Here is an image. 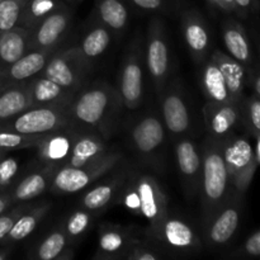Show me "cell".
Listing matches in <instances>:
<instances>
[{"label":"cell","mask_w":260,"mask_h":260,"mask_svg":"<svg viewBox=\"0 0 260 260\" xmlns=\"http://www.w3.org/2000/svg\"><path fill=\"white\" fill-rule=\"evenodd\" d=\"M129 141L135 151L145 159H151L161 150L165 141V126L155 113L140 117L129 131Z\"/></svg>","instance_id":"7c38bea8"},{"label":"cell","mask_w":260,"mask_h":260,"mask_svg":"<svg viewBox=\"0 0 260 260\" xmlns=\"http://www.w3.org/2000/svg\"><path fill=\"white\" fill-rule=\"evenodd\" d=\"M244 197L234 189L229 200L205 223V241L208 249L223 248L236 235L243 216Z\"/></svg>","instance_id":"52a82bcc"},{"label":"cell","mask_w":260,"mask_h":260,"mask_svg":"<svg viewBox=\"0 0 260 260\" xmlns=\"http://www.w3.org/2000/svg\"><path fill=\"white\" fill-rule=\"evenodd\" d=\"M137 8L149 12H157L162 10L165 7V0H128Z\"/></svg>","instance_id":"bcb514c9"},{"label":"cell","mask_w":260,"mask_h":260,"mask_svg":"<svg viewBox=\"0 0 260 260\" xmlns=\"http://www.w3.org/2000/svg\"><path fill=\"white\" fill-rule=\"evenodd\" d=\"M32 107L29 80L8 86L0 91V121L12 118Z\"/></svg>","instance_id":"f546056e"},{"label":"cell","mask_w":260,"mask_h":260,"mask_svg":"<svg viewBox=\"0 0 260 260\" xmlns=\"http://www.w3.org/2000/svg\"><path fill=\"white\" fill-rule=\"evenodd\" d=\"M182 30L185 45L196 62H205L210 52L211 35L205 18L198 10H185L182 17Z\"/></svg>","instance_id":"ac0fdd59"},{"label":"cell","mask_w":260,"mask_h":260,"mask_svg":"<svg viewBox=\"0 0 260 260\" xmlns=\"http://www.w3.org/2000/svg\"><path fill=\"white\" fill-rule=\"evenodd\" d=\"M238 8L239 18H248L251 13L259 10V0H234Z\"/></svg>","instance_id":"f6af8a7d"},{"label":"cell","mask_w":260,"mask_h":260,"mask_svg":"<svg viewBox=\"0 0 260 260\" xmlns=\"http://www.w3.org/2000/svg\"><path fill=\"white\" fill-rule=\"evenodd\" d=\"M131 182L140 200L139 216L144 217L149 223V235L159 228L169 213L167 194L159 182L150 174L137 175Z\"/></svg>","instance_id":"8fae6325"},{"label":"cell","mask_w":260,"mask_h":260,"mask_svg":"<svg viewBox=\"0 0 260 260\" xmlns=\"http://www.w3.org/2000/svg\"><path fill=\"white\" fill-rule=\"evenodd\" d=\"M94 213L95 212L86 210V208H79L65 218V221L61 225H62L63 231L68 236L69 243L76 244L81 241V239L91 229L94 218H95Z\"/></svg>","instance_id":"e575fe53"},{"label":"cell","mask_w":260,"mask_h":260,"mask_svg":"<svg viewBox=\"0 0 260 260\" xmlns=\"http://www.w3.org/2000/svg\"><path fill=\"white\" fill-rule=\"evenodd\" d=\"M211 58L220 68L233 101L240 103L245 95V88L248 86V70L245 66L221 50L213 51Z\"/></svg>","instance_id":"cb8c5ba5"},{"label":"cell","mask_w":260,"mask_h":260,"mask_svg":"<svg viewBox=\"0 0 260 260\" xmlns=\"http://www.w3.org/2000/svg\"><path fill=\"white\" fill-rule=\"evenodd\" d=\"M175 160L183 184L190 194H194L201 184L202 155L193 140L180 139L175 142Z\"/></svg>","instance_id":"ffe728a7"},{"label":"cell","mask_w":260,"mask_h":260,"mask_svg":"<svg viewBox=\"0 0 260 260\" xmlns=\"http://www.w3.org/2000/svg\"><path fill=\"white\" fill-rule=\"evenodd\" d=\"M32 107L70 106L76 91L69 90L55 81L43 76H35L29 80Z\"/></svg>","instance_id":"d4e9b609"},{"label":"cell","mask_w":260,"mask_h":260,"mask_svg":"<svg viewBox=\"0 0 260 260\" xmlns=\"http://www.w3.org/2000/svg\"><path fill=\"white\" fill-rule=\"evenodd\" d=\"M161 258H164L161 249L151 241L141 240L134 244L123 255V260H157Z\"/></svg>","instance_id":"f35d334b"},{"label":"cell","mask_w":260,"mask_h":260,"mask_svg":"<svg viewBox=\"0 0 260 260\" xmlns=\"http://www.w3.org/2000/svg\"><path fill=\"white\" fill-rule=\"evenodd\" d=\"M13 206L12 198H10L9 190H4V192H0V215L3 212H5L7 210H9Z\"/></svg>","instance_id":"7dc6e473"},{"label":"cell","mask_w":260,"mask_h":260,"mask_svg":"<svg viewBox=\"0 0 260 260\" xmlns=\"http://www.w3.org/2000/svg\"><path fill=\"white\" fill-rule=\"evenodd\" d=\"M113 35L114 33L108 27L95 20V24L85 33L80 46H79L84 57L89 62H91L101 55H103L111 45Z\"/></svg>","instance_id":"d6a6232c"},{"label":"cell","mask_w":260,"mask_h":260,"mask_svg":"<svg viewBox=\"0 0 260 260\" xmlns=\"http://www.w3.org/2000/svg\"><path fill=\"white\" fill-rule=\"evenodd\" d=\"M131 228L103 223L99 229L98 246L93 255V260H123L126 251L134 244L139 243Z\"/></svg>","instance_id":"5bb4252c"},{"label":"cell","mask_w":260,"mask_h":260,"mask_svg":"<svg viewBox=\"0 0 260 260\" xmlns=\"http://www.w3.org/2000/svg\"><path fill=\"white\" fill-rule=\"evenodd\" d=\"M151 243L159 249L182 255V254L198 253L201 249V240L192 225L182 217L168 213L159 228L149 234Z\"/></svg>","instance_id":"ba28073f"},{"label":"cell","mask_w":260,"mask_h":260,"mask_svg":"<svg viewBox=\"0 0 260 260\" xmlns=\"http://www.w3.org/2000/svg\"><path fill=\"white\" fill-rule=\"evenodd\" d=\"M95 20L101 22L113 33H122L128 24L129 14L124 0H95Z\"/></svg>","instance_id":"4dcf8cb0"},{"label":"cell","mask_w":260,"mask_h":260,"mask_svg":"<svg viewBox=\"0 0 260 260\" xmlns=\"http://www.w3.org/2000/svg\"><path fill=\"white\" fill-rule=\"evenodd\" d=\"M33 205L28 202H22L17 203L15 207H10L9 210H7L5 212H3L0 215V243L5 239V236L8 235L10 230H12L13 225L15 223V221L25 212V211L29 210Z\"/></svg>","instance_id":"60d3db41"},{"label":"cell","mask_w":260,"mask_h":260,"mask_svg":"<svg viewBox=\"0 0 260 260\" xmlns=\"http://www.w3.org/2000/svg\"><path fill=\"white\" fill-rule=\"evenodd\" d=\"M142 46L139 38L128 46L119 76V96L129 111L140 108L144 101V63Z\"/></svg>","instance_id":"30bf717a"},{"label":"cell","mask_w":260,"mask_h":260,"mask_svg":"<svg viewBox=\"0 0 260 260\" xmlns=\"http://www.w3.org/2000/svg\"><path fill=\"white\" fill-rule=\"evenodd\" d=\"M222 141L210 136L203 145L200 184L203 225L234 192L223 160Z\"/></svg>","instance_id":"7a4b0ae2"},{"label":"cell","mask_w":260,"mask_h":260,"mask_svg":"<svg viewBox=\"0 0 260 260\" xmlns=\"http://www.w3.org/2000/svg\"><path fill=\"white\" fill-rule=\"evenodd\" d=\"M66 5L62 0H28L18 25L32 32L43 19Z\"/></svg>","instance_id":"836d02e7"},{"label":"cell","mask_w":260,"mask_h":260,"mask_svg":"<svg viewBox=\"0 0 260 260\" xmlns=\"http://www.w3.org/2000/svg\"><path fill=\"white\" fill-rule=\"evenodd\" d=\"M222 40L228 53L238 60L245 69L251 68L255 61L251 40L245 27L235 18H228L222 23Z\"/></svg>","instance_id":"44dd1931"},{"label":"cell","mask_w":260,"mask_h":260,"mask_svg":"<svg viewBox=\"0 0 260 260\" xmlns=\"http://www.w3.org/2000/svg\"><path fill=\"white\" fill-rule=\"evenodd\" d=\"M127 182L126 173H119L109 179L99 183L95 187L90 188L81 198V207L93 212L104 210L109 203L119 197L124 184Z\"/></svg>","instance_id":"484cf974"},{"label":"cell","mask_w":260,"mask_h":260,"mask_svg":"<svg viewBox=\"0 0 260 260\" xmlns=\"http://www.w3.org/2000/svg\"><path fill=\"white\" fill-rule=\"evenodd\" d=\"M18 172H19V161L17 157L4 155L0 159V192L9 190L12 188Z\"/></svg>","instance_id":"ab89813d"},{"label":"cell","mask_w":260,"mask_h":260,"mask_svg":"<svg viewBox=\"0 0 260 260\" xmlns=\"http://www.w3.org/2000/svg\"><path fill=\"white\" fill-rule=\"evenodd\" d=\"M57 50L28 51L19 60L0 74V91L8 86L24 83L37 76Z\"/></svg>","instance_id":"d6986e66"},{"label":"cell","mask_w":260,"mask_h":260,"mask_svg":"<svg viewBox=\"0 0 260 260\" xmlns=\"http://www.w3.org/2000/svg\"><path fill=\"white\" fill-rule=\"evenodd\" d=\"M231 259H255L260 258V230L251 234L238 249L229 254Z\"/></svg>","instance_id":"b9f144b4"},{"label":"cell","mask_w":260,"mask_h":260,"mask_svg":"<svg viewBox=\"0 0 260 260\" xmlns=\"http://www.w3.org/2000/svg\"><path fill=\"white\" fill-rule=\"evenodd\" d=\"M259 10H260V0H259Z\"/></svg>","instance_id":"f907efd6"},{"label":"cell","mask_w":260,"mask_h":260,"mask_svg":"<svg viewBox=\"0 0 260 260\" xmlns=\"http://www.w3.org/2000/svg\"><path fill=\"white\" fill-rule=\"evenodd\" d=\"M161 119L173 136L179 137L189 131V109L179 86H165L161 91Z\"/></svg>","instance_id":"9a60e30c"},{"label":"cell","mask_w":260,"mask_h":260,"mask_svg":"<svg viewBox=\"0 0 260 260\" xmlns=\"http://www.w3.org/2000/svg\"><path fill=\"white\" fill-rule=\"evenodd\" d=\"M241 124L250 136L258 139L260 136V98L255 93L244 95L240 102Z\"/></svg>","instance_id":"d590c367"},{"label":"cell","mask_w":260,"mask_h":260,"mask_svg":"<svg viewBox=\"0 0 260 260\" xmlns=\"http://www.w3.org/2000/svg\"><path fill=\"white\" fill-rule=\"evenodd\" d=\"M201 86L207 101L217 103L234 102L220 68L211 57L206 58L201 71Z\"/></svg>","instance_id":"83f0119b"},{"label":"cell","mask_w":260,"mask_h":260,"mask_svg":"<svg viewBox=\"0 0 260 260\" xmlns=\"http://www.w3.org/2000/svg\"><path fill=\"white\" fill-rule=\"evenodd\" d=\"M29 30L19 25L0 35V74L29 51Z\"/></svg>","instance_id":"4316f807"},{"label":"cell","mask_w":260,"mask_h":260,"mask_svg":"<svg viewBox=\"0 0 260 260\" xmlns=\"http://www.w3.org/2000/svg\"><path fill=\"white\" fill-rule=\"evenodd\" d=\"M106 140V137L94 129L90 132L79 129L74 140L70 157L63 165L75 168L83 167L104 156L111 150L107 146Z\"/></svg>","instance_id":"7402d4cb"},{"label":"cell","mask_w":260,"mask_h":260,"mask_svg":"<svg viewBox=\"0 0 260 260\" xmlns=\"http://www.w3.org/2000/svg\"><path fill=\"white\" fill-rule=\"evenodd\" d=\"M73 248L68 240L62 225L51 231L37 245L32 254V258L38 260H70L74 258Z\"/></svg>","instance_id":"f1b7e54d"},{"label":"cell","mask_w":260,"mask_h":260,"mask_svg":"<svg viewBox=\"0 0 260 260\" xmlns=\"http://www.w3.org/2000/svg\"><path fill=\"white\" fill-rule=\"evenodd\" d=\"M4 155H7V154H4V152H0V159H2V157L4 156Z\"/></svg>","instance_id":"681fc988"},{"label":"cell","mask_w":260,"mask_h":260,"mask_svg":"<svg viewBox=\"0 0 260 260\" xmlns=\"http://www.w3.org/2000/svg\"><path fill=\"white\" fill-rule=\"evenodd\" d=\"M119 151L109 150L104 156L83 167L62 165L53 174L50 183V190L56 194H73L81 192L88 185L111 172L121 161Z\"/></svg>","instance_id":"277c9868"},{"label":"cell","mask_w":260,"mask_h":260,"mask_svg":"<svg viewBox=\"0 0 260 260\" xmlns=\"http://www.w3.org/2000/svg\"><path fill=\"white\" fill-rule=\"evenodd\" d=\"M146 66L157 94H161L168 84L170 71V53L165 25L160 18H152L147 27Z\"/></svg>","instance_id":"9c48e42d"},{"label":"cell","mask_w":260,"mask_h":260,"mask_svg":"<svg viewBox=\"0 0 260 260\" xmlns=\"http://www.w3.org/2000/svg\"><path fill=\"white\" fill-rule=\"evenodd\" d=\"M57 169L58 168L43 165L42 169L29 173L19 182L13 184L9 189L13 205L29 202V201L40 197L43 192L50 189L51 179Z\"/></svg>","instance_id":"603a6c76"},{"label":"cell","mask_w":260,"mask_h":260,"mask_svg":"<svg viewBox=\"0 0 260 260\" xmlns=\"http://www.w3.org/2000/svg\"><path fill=\"white\" fill-rule=\"evenodd\" d=\"M78 131V127H70L46 134L42 141L36 146L41 164L55 168L62 167L70 157Z\"/></svg>","instance_id":"e0dca14e"},{"label":"cell","mask_w":260,"mask_h":260,"mask_svg":"<svg viewBox=\"0 0 260 260\" xmlns=\"http://www.w3.org/2000/svg\"><path fill=\"white\" fill-rule=\"evenodd\" d=\"M13 248L12 245H8V244H3V246H0V260H7L12 255Z\"/></svg>","instance_id":"c3c4849f"},{"label":"cell","mask_w":260,"mask_h":260,"mask_svg":"<svg viewBox=\"0 0 260 260\" xmlns=\"http://www.w3.org/2000/svg\"><path fill=\"white\" fill-rule=\"evenodd\" d=\"M0 2H2V0H0Z\"/></svg>","instance_id":"816d5d0a"},{"label":"cell","mask_w":260,"mask_h":260,"mask_svg":"<svg viewBox=\"0 0 260 260\" xmlns=\"http://www.w3.org/2000/svg\"><path fill=\"white\" fill-rule=\"evenodd\" d=\"M248 85L253 88L254 93L260 98V46H259V60L254 61L250 69H248Z\"/></svg>","instance_id":"7bdbcfd3"},{"label":"cell","mask_w":260,"mask_h":260,"mask_svg":"<svg viewBox=\"0 0 260 260\" xmlns=\"http://www.w3.org/2000/svg\"><path fill=\"white\" fill-rule=\"evenodd\" d=\"M69 107H30L12 118L0 121V129L23 135H46L58 129L78 127L71 118Z\"/></svg>","instance_id":"3957f363"},{"label":"cell","mask_w":260,"mask_h":260,"mask_svg":"<svg viewBox=\"0 0 260 260\" xmlns=\"http://www.w3.org/2000/svg\"><path fill=\"white\" fill-rule=\"evenodd\" d=\"M90 69V62L84 57L79 46L57 50L38 76L55 81L58 85L78 93L83 88Z\"/></svg>","instance_id":"8992f818"},{"label":"cell","mask_w":260,"mask_h":260,"mask_svg":"<svg viewBox=\"0 0 260 260\" xmlns=\"http://www.w3.org/2000/svg\"><path fill=\"white\" fill-rule=\"evenodd\" d=\"M222 154L231 185L245 196L259 165L253 144L246 136L233 134L222 141Z\"/></svg>","instance_id":"5b68a950"},{"label":"cell","mask_w":260,"mask_h":260,"mask_svg":"<svg viewBox=\"0 0 260 260\" xmlns=\"http://www.w3.org/2000/svg\"><path fill=\"white\" fill-rule=\"evenodd\" d=\"M73 10L63 5L30 32L29 50H57L73 22Z\"/></svg>","instance_id":"4fadbf2b"},{"label":"cell","mask_w":260,"mask_h":260,"mask_svg":"<svg viewBox=\"0 0 260 260\" xmlns=\"http://www.w3.org/2000/svg\"><path fill=\"white\" fill-rule=\"evenodd\" d=\"M27 2L28 0H2L0 2V35L17 27Z\"/></svg>","instance_id":"74e56055"},{"label":"cell","mask_w":260,"mask_h":260,"mask_svg":"<svg viewBox=\"0 0 260 260\" xmlns=\"http://www.w3.org/2000/svg\"><path fill=\"white\" fill-rule=\"evenodd\" d=\"M51 205L48 202H40L37 205H33L28 211H25L13 225L12 230L8 233L2 244L13 245L15 243L24 240L25 238L30 235L36 230L41 221L45 218L47 212L50 211Z\"/></svg>","instance_id":"1f68e13d"},{"label":"cell","mask_w":260,"mask_h":260,"mask_svg":"<svg viewBox=\"0 0 260 260\" xmlns=\"http://www.w3.org/2000/svg\"><path fill=\"white\" fill-rule=\"evenodd\" d=\"M203 117L210 136L222 141L231 136L236 126L241 123L240 103H217L207 101L203 107Z\"/></svg>","instance_id":"2e32d148"},{"label":"cell","mask_w":260,"mask_h":260,"mask_svg":"<svg viewBox=\"0 0 260 260\" xmlns=\"http://www.w3.org/2000/svg\"><path fill=\"white\" fill-rule=\"evenodd\" d=\"M207 3L212 9L217 12L238 17V8L234 0H207Z\"/></svg>","instance_id":"ee69618b"},{"label":"cell","mask_w":260,"mask_h":260,"mask_svg":"<svg viewBox=\"0 0 260 260\" xmlns=\"http://www.w3.org/2000/svg\"><path fill=\"white\" fill-rule=\"evenodd\" d=\"M122 101L119 91L106 81H95L79 89L69 111L76 126L89 127L107 137Z\"/></svg>","instance_id":"6da1fadb"},{"label":"cell","mask_w":260,"mask_h":260,"mask_svg":"<svg viewBox=\"0 0 260 260\" xmlns=\"http://www.w3.org/2000/svg\"><path fill=\"white\" fill-rule=\"evenodd\" d=\"M46 135H23L18 132L0 129V152L15 151V150L36 149Z\"/></svg>","instance_id":"8d00e7d4"}]
</instances>
